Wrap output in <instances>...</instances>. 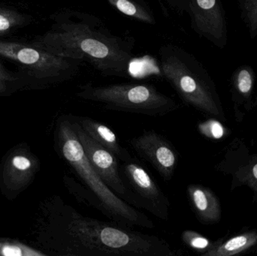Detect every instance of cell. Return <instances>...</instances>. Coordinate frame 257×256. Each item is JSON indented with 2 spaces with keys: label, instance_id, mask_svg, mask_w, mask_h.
I'll use <instances>...</instances> for the list:
<instances>
[{
  "label": "cell",
  "instance_id": "obj_22",
  "mask_svg": "<svg viewBox=\"0 0 257 256\" xmlns=\"http://www.w3.org/2000/svg\"><path fill=\"white\" fill-rule=\"evenodd\" d=\"M15 78L12 75L9 73L4 69L1 63H0V81H15Z\"/></svg>",
  "mask_w": 257,
  "mask_h": 256
},
{
  "label": "cell",
  "instance_id": "obj_24",
  "mask_svg": "<svg viewBox=\"0 0 257 256\" xmlns=\"http://www.w3.org/2000/svg\"><path fill=\"white\" fill-rule=\"evenodd\" d=\"M5 89H6V87H5L4 83L3 81H0V93L4 91Z\"/></svg>",
  "mask_w": 257,
  "mask_h": 256
},
{
  "label": "cell",
  "instance_id": "obj_16",
  "mask_svg": "<svg viewBox=\"0 0 257 256\" xmlns=\"http://www.w3.org/2000/svg\"><path fill=\"white\" fill-rule=\"evenodd\" d=\"M238 7L249 36L255 39L257 37V0H238Z\"/></svg>",
  "mask_w": 257,
  "mask_h": 256
},
{
  "label": "cell",
  "instance_id": "obj_11",
  "mask_svg": "<svg viewBox=\"0 0 257 256\" xmlns=\"http://www.w3.org/2000/svg\"><path fill=\"white\" fill-rule=\"evenodd\" d=\"M187 194L199 222L214 224L221 219L220 201L211 189L201 185L192 184L187 187Z\"/></svg>",
  "mask_w": 257,
  "mask_h": 256
},
{
  "label": "cell",
  "instance_id": "obj_23",
  "mask_svg": "<svg viewBox=\"0 0 257 256\" xmlns=\"http://www.w3.org/2000/svg\"><path fill=\"white\" fill-rule=\"evenodd\" d=\"M250 174H251L252 177L257 181V162L254 163V165L250 169Z\"/></svg>",
  "mask_w": 257,
  "mask_h": 256
},
{
  "label": "cell",
  "instance_id": "obj_9",
  "mask_svg": "<svg viewBox=\"0 0 257 256\" xmlns=\"http://www.w3.org/2000/svg\"><path fill=\"white\" fill-rule=\"evenodd\" d=\"M133 150L148 163L165 180L173 177L178 162L175 147L164 137L155 131H145L142 135L130 140Z\"/></svg>",
  "mask_w": 257,
  "mask_h": 256
},
{
  "label": "cell",
  "instance_id": "obj_1",
  "mask_svg": "<svg viewBox=\"0 0 257 256\" xmlns=\"http://www.w3.org/2000/svg\"><path fill=\"white\" fill-rule=\"evenodd\" d=\"M31 45L58 57L87 62L108 76H124L133 56L130 42L82 12L67 14Z\"/></svg>",
  "mask_w": 257,
  "mask_h": 256
},
{
  "label": "cell",
  "instance_id": "obj_4",
  "mask_svg": "<svg viewBox=\"0 0 257 256\" xmlns=\"http://www.w3.org/2000/svg\"><path fill=\"white\" fill-rule=\"evenodd\" d=\"M161 69L184 102L207 115L226 121L214 82L192 56L172 47L162 49Z\"/></svg>",
  "mask_w": 257,
  "mask_h": 256
},
{
  "label": "cell",
  "instance_id": "obj_14",
  "mask_svg": "<svg viewBox=\"0 0 257 256\" xmlns=\"http://www.w3.org/2000/svg\"><path fill=\"white\" fill-rule=\"evenodd\" d=\"M255 75L253 68L243 66L238 68L232 77V99L237 105L248 106L254 87Z\"/></svg>",
  "mask_w": 257,
  "mask_h": 256
},
{
  "label": "cell",
  "instance_id": "obj_2",
  "mask_svg": "<svg viewBox=\"0 0 257 256\" xmlns=\"http://www.w3.org/2000/svg\"><path fill=\"white\" fill-rule=\"evenodd\" d=\"M60 247L75 256H175L164 239L133 231L115 222L84 216L65 206L59 225Z\"/></svg>",
  "mask_w": 257,
  "mask_h": 256
},
{
  "label": "cell",
  "instance_id": "obj_25",
  "mask_svg": "<svg viewBox=\"0 0 257 256\" xmlns=\"http://www.w3.org/2000/svg\"><path fill=\"white\" fill-rule=\"evenodd\" d=\"M255 105H256V106L257 107V96L256 99V102H255Z\"/></svg>",
  "mask_w": 257,
  "mask_h": 256
},
{
  "label": "cell",
  "instance_id": "obj_18",
  "mask_svg": "<svg viewBox=\"0 0 257 256\" xmlns=\"http://www.w3.org/2000/svg\"><path fill=\"white\" fill-rule=\"evenodd\" d=\"M181 240L186 246L199 252L202 255L211 250L216 243L211 241L207 237H204L196 231L190 230L183 231Z\"/></svg>",
  "mask_w": 257,
  "mask_h": 256
},
{
  "label": "cell",
  "instance_id": "obj_13",
  "mask_svg": "<svg viewBox=\"0 0 257 256\" xmlns=\"http://www.w3.org/2000/svg\"><path fill=\"white\" fill-rule=\"evenodd\" d=\"M257 247V231L255 230L237 234L226 240L216 241L211 250L202 256H233L246 253Z\"/></svg>",
  "mask_w": 257,
  "mask_h": 256
},
{
  "label": "cell",
  "instance_id": "obj_5",
  "mask_svg": "<svg viewBox=\"0 0 257 256\" xmlns=\"http://www.w3.org/2000/svg\"><path fill=\"white\" fill-rule=\"evenodd\" d=\"M77 96L102 104L105 108L148 116H163L179 108L172 98L148 84H120L81 86Z\"/></svg>",
  "mask_w": 257,
  "mask_h": 256
},
{
  "label": "cell",
  "instance_id": "obj_17",
  "mask_svg": "<svg viewBox=\"0 0 257 256\" xmlns=\"http://www.w3.org/2000/svg\"><path fill=\"white\" fill-rule=\"evenodd\" d=\"M33 168L31 159L24 155H15L9 163V177L13 178V183L22 181L23 178L30 176ZM11 178V179H12Z\"/></svg>",
  "mask_w": 257,
  "mask_h": 256
},
{
  "label": "cell",
  "instance_id": "obj_6",
  "mask_svg": "<svg viewBox=\"0 0 257 256\" xmlns=\"http://www.w3.org/2000/svg\"><path fill=\"white\" fill-rule=\"evenodd\" d=\"M0 56L22 65L37 79H69L84 63L82 60L58 57L33 45L2 41Z\"/></svg>",
  "mask_w": 257,
  "mask_h": 256
},
{
  "label": "cell",
  "instance_id": "obj_19",
  "mask_svg": "<svg viewBox=\"0 0 257 256\" xmlns=\"http://www.w3.org/2000/svg\"><path fill=\"white\" fill-rule=\"evenodd\" d=\"M0 255L45 256L46 254L18 242L0 240Z\"/></svg>",
  "mask_w": 257,
  "mask_h": 256
},
{
  "label": "cell",
  "instance_id": "obj_15",
  "mask_svg": "<svg viewBox=\"0 0 257 256\" xmlns=\"http://www.w3.org/2000/svg\"><path fill=\"white\" fill-rule=\"evenodd\" d=\"M110 4L119 12L142 22L155 24V19L145 8L133 0H108Z\"/></svg>",
  "mask_w": 257,
  "mask_h": 256
},
{
  "label": "cell",
  "instance_id": "obj_8",
  "mask_svg": "<svg viewBox=\"0 0 257 256\" xmlns=\"http://www.w3.org/2000/svg\"><path fill=\"white\" fill-rule=\"evenodd\" d=\"M123 177L131 189L132 195L142 207L157 218L168 220L171 204L148 171L133 159L122 165Z\"/></svg>",
  "mask_w": 257,
  "mask_h": 256
},
{
  "label": "cell",
  "instance_id": "obj_7",
  "mask_svg": "<svg viewBox=\"0 0 257 256\" xmlns=\"http://www.w3.org/2000/svg\"><path fill=\"white\" fill-rule=\"evenodd\" d=\"M70 119L74 130L93 169L119 197L135 201L120 176L119 160L117 157L108 149L89 136L73 117Z\"/></svg>",
  "mask_w": 257,
  "mask_h": 256
},
{
  "label": "cell",
  "instance_id": "obj_21",
  "mask_svg": "<svg viewBox=\"0 0 257 256\" xmlns=\"http://www.w3.org/2000/svg\"><path fill=\"white\" fill-rule=\"evenodd\" d=\"M201 133L208 138L213 139H220L226 135V129L224 126L216 120H209L199 126Z\"/></svg>",
  "mask_w": 257,
  "mask_h": 256
},
{
  "label": "cell",
  "instance_id": "obj_20",
  "mask_svg": "<svg viewBox=\"0 0 257 256\" xmlns=\"http://www.w3.org/2000/svg\"><path fill=\"white\" fill-rule=\"evenodd\" d=\"M24 22V18L18 12L0 9V34L9 33Z\"/></svg>",
  "mask_w": 257,
  "mask_h": 256
},
{
  "label": "cell",
  "instance_id": "obj_3",
  "mask_svg": "<svg viewBox=\"0 0 257 256\" xmlns=\"http://www.w3.org/2000/svg\"><path fill=\"white\" fill-rule=\"evenodd\" d=\"M59 145L65 160L93 194L96 207L111 222L130 227L154 228L148 216L119 197L101 178L89 162L74 130L70 118H64L58 129Z\"/></svg>",
  "mask_w": 257,
  "mask_h": 256
},
{
  "label": "cell",
  "instance_id": "obj_12",
  "mask_svg": "<svg viewBox=\"0 0 257 256\" xmlns=\"http://www.w3.org/2000/svg\"><path fill=\"white\" fill-rule=\"evenodd\" d=\"M73 118L89 136L108 149L119 161L124 162L132 159L127 150L120 145L117 135L106 125L89 117H74Z\"/></svg>",
  "mask_w": 257,
  "mask_h": 256
},
{
  "label": "cell",
  "instance_id": "obj_10",
  "mask_svg": "<svg viewBox=\"0 0 257 256\" xmlns=\"http://www.w3.org/2000/svg\"><path fill=\"white\" fill-rule=\"evenodd\" d=\"M195 30L223 49L228 43V29L220 0H189Z\"/></svg>",
  "mask_w": 257,
  "mask_h": 256
}]
</instances>
